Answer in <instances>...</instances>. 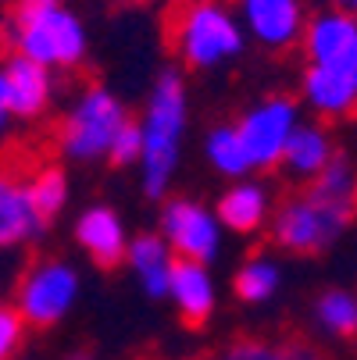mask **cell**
I'll list each match as a JSON object with an SVG mask.
<instances>
[{"label": "cell", "instance_id": "cell-12", "mask_svg": "<svg viewBox=\"0 0 357 360\" xmlns=\"http://www.w3.org/2000/svg\"><path fill=\"white\" fill-rule=\"evenodd\" d=\"M46 221L36 214L29 186L11 172H0V250H15L39 236Z\"/></svg>", "mask_w": 357, "mask_h": 360}, {"label": "cell", "instance_id": "cell-13", "mask_svg": "<svg viewBox=\"0 0 357 360\" xmlns=\"http://www.w3.org/2000/svg\"><path fill=\"white\" fill-rule=\"evenodd\" d=\"M168 292L179 303V314L189 325H203L215 307V285L203 271V264L196 261H172V278H168Z\"/></svg>", "mask_w": 357, "mask_h": 360}, {"label": "cell", "instance_id": "cell-8", "mask_svg": "<svg viewBox=\"0 0 357 360\" xmlns=\"http://www.w3.org/2000/svg\"><path fill=\"white\" fill-rule=\"evenodd\" d=\"M303 50L311 65L336 68V72H357V18L343 8L322 11L303 25Z\"/></svg>", "mask_w": 357, "mask_h": 360}, {"label": "cell", "instance_id": "cell-17", "mask_svg": "<svg viewBox=\"0 0 357 360\" xmlns=\"http://www.w3.org/2000/svg\"><path fill=\"white\" fill-rule=\"evenodd\" d=\"M329 161H332V143L325 139L322 129H315V125L293 129V136L282 150V165L293 179H315Z\"/></svg>", "mask_w": 357, "mask_h": 360}, {"label": "cell", "instance_id": "cell-22", "mask_svg": "<svg viewBox=\"0 0 357 360\" xmlns=\"http://www.w3.org/2000/svg\"><path fill=\"white\" fill-rule=\"evenodd\" d=\"M318 321L336 335H353L357 332V296L343 289L325 292L318 300Z\"/></svg>", "mask_w": 357, "mask_h": 360}, {"label": "cell", "instance_id": "cell-10", "mask_svg": "<svg viewBox=\"0 0 357 360\" xmlns=\"http://www.w3.org/2000/svg\"><path fill=\"white\" fill-rule=\"evenodd\" d=\"M165 236L186 261H211L218 253V221L189 200H172L165 207Z\"/></svg>", "mask_w": 357, "mask_h": 360}, {"label": "cell", "instance_id": "cell-21", "mask_svg": "<svg viewBox=\"0 0 357 360\" xmlns=\"http://www.w3.org/2000/svg\"><path fill=\"white\" fill-rule=\"evenodd\" d=\"M208 158H211V165H215L222 175H243V172L250 168L246 150H243V143H239V132L229 129V125H222V129L211 132V139H208Z\"/></svg>", "mask_w": 357, "mask_h": 360}, {"label": "cell", "instance_id": "cell-18", "mask_svg": "<svg viewBox=\"0 0 357 360\" xmlns=\"http://www.w3.org/2000/svg\"><path fill=\"white\" fill-rule=\"evenodd\" d=\"M129 261L143 282V289L150 296H165L168 292V278H172V257L168 246L158 236H139L129 246Z\"/></svg>", "mask_w": 357, "mask_h": 360}, {"label": "cell", "instance_id": "cell-30", "mask_svg": "<svg viewBox=\"0 0 357 360\" xmlns=\"http://www.w3.org/2000/svg\"><path fill=\"white\" fill-rule=\"evenodd\" d=\"M336 4H339L343 11H350V15L357 18V0H336Z\"/></svg>", "mask_w": 357, "mask_h": 360}, {"label": "cell", "instance_id": "cell-3", "mask_svg": "<svg viewBox=\"0 0 357 360\" xmlns=\"http://www.w3.org/2000/svg\"><path fill=\"white\" fill-rule=\"evenodd\" d=\"M143 129V186L150 196H161L168 189V179L179 161V136L186 129V86L179 72H161L154 93H150V108Z\"/></svg>", "mask_w": 357, "mask_h": 360}, {"label": "cell", "instance_id": "cell-32", "mask_svg": "<svg viewBox=\"0 0 357 360\" xmlns=\"http://www.w3.org/2000/svg\"><path fill=\"white\" fill-rule=\"evenodd\" d=\"M353 82H357V72H353Z\"/></svg>", "mask_w": 357, "mask_h": 360}, {"label": "cell", "instance_id": "cell-20", "mask_svg": "<svg viewBox=\"0 0 357 360\" xmlns=\"http://www.w3.org/2000/svg\"><path fill=\"white\" fill-rule=\"evenodd\" d=\"M29 200H32V207L43 221H50L61 207H65V196H68V186H65V175L61 168H39L29 182Z\"/></svg>", "mask_w": 357, "mask_h": 360}, {"label": "cell", "instance_id": "cell-25", "mask_svg": "<svg viewBox=\"0 0 357 360\" xmlns=\"http://www.w3.org/2000/svg\"><path fill=\"white\" fill-rule=\"evenodd\" d=\"M108 153H111L115 165H132V161H139V158H143V129H139L136 122H125V125L118 129V136L111 139Z\"/></svg>", "mask_w": 357, "mask_h": 360}, {"label": "cell", "instance_id": "cell-27", "mask_svg": "<svg viewBox=\"0 0 357 360\" xmlns=\"http://www.w3.org/2000/svg\"><path fill=\"white\" fill-rule=\"evenodd\" d=\"M8 118H11V104H8V86H4V75H0V136L8 129Z\"/></svg>", "mask_w": 357, "mask_h": 360}, {"label": "cell", "instance_id": "cell-29", "mask_svg": "<svg viewBox=\"0 0 357 360\" xmlns=\"http://www.w3.org/2000/svg\"><path fill=\"white\" fill-rule=\"evenodd\" d=\"M115 8H139V4H154V0H108Z\"/></svg>", "mask_w": 357, "mask_h": 360}, {"label": "cell", "instance_id": "cell-16", "mask_svg": "<svg viewBox=\"0 0 357 360\" xmlns=\"http://www.w3.org/2000/svg\"><path fill=\"white\" fill-rule=\"evenodd\" d=\"M308 196L315 203H322V207H332L339 214H353L357 211V172L346 158H332L311 182Z\"/></svg>", "mask_w": 357, "mask_h": 360}, {"label": "cell", "instance_id": "cell-4", "mask_svg": "<svg viewBox=\"0 0 357 360\" xmlns=\"http://www.w3.org/2000/svg\"><path fill=\"white\" fill-rule=\"evenodd\" d=\"M125 122L129 118L115 93H108L104 86H86L75 100V108L61 122V132H58L61 153L72 161H93L100 153H108L111 139L118 136Z\"/></svg>", "mask_w": 357, "mask_h": 360}, {"label": "cell", "instance_id": "cell-23", "mask_svg": "<svg viewBox=\"0 0 357 360\" xmlns=\"http://www.w3.org/2000/svg\"><path fill=\"white\" fill-rule=\"evenodd\" d=\"M279 289V268L272 261H250L243 264V271L236 275V292L246 303H261Z\"/></svg>", "mask_w": 357, "mask_h": 360}, {"label": "cell", "instance_id": "cell-15", "mask_svg": "<svg viewBox=\"0 0 357 360\" xmlns=\"http://www.w3.org/2000/svg\"><path fill=\"white\" fill-rule=\"evenodd\" d=\"M303 96L311 100V108L322 115H346L357 108V82L350 72H336V68H308L303 79Z\"/></svg>", "mask_w": 357, "mask_h": 360}, {"label": "cell", "instance_id": "cell-5", "mask_svg": "<svg viewBox=\"0 0 357 360\" xmlns=\"http://www.w3.org/2000/svg\"><path fill=\"white\" fill-rule=\"evenodd\" d=\"M79 296V275L75 268H68L65 261H39L32 264L22 282H18V314L25 325L36 328H50L58 325Z\"/></svg>", "mask_w": 357, "mask_h": 360}, {"label": "cell", "instance_id": "cell-31", "mask_svg": "<svg viewBox=\"0 0 357 360\" xmlns=\"http://www.w3.org/2000/svg\"><path fill=\"white\" fill-rule=\"evenodd\" d=\"M68 360H89V356H86V353H75V356H68Z\"/></svg>", "mask_w": 357, "mask_h": 360}, {"label": "cell", "instance_id": "cell-19", "mask_svg": "<svg viewBox=\"0 0 357 360\" xmlns=\"http://www.w3.org/2000/svg\"><path fill=\"white\" fill-rule=\"evenodd\" d=\"M218 218H222L229 229H236V232L258 229L261 218H265V193H261L258 186H250V182L229 189V193L222 196V203H218Z\"/></svg>", "mask_w": 357, "mask_h": 360}, {"label": "cell", "instance_id": "cell-28", "mask_svg": "<svg viewBox=\"0 0 357 360\" xmlns=\"http://www.w3.org/2000/svg\"><path fill=\"white\" fill-rule=\"evenodd\" d=\"M289 346V353H293V360H322L311 346H300V342H286Z\"/></svg>", "mask_w": 357, "mask_h": 360}, {"label": "cell", "instance_id": "cell-26", "mask_svg": "<svg viewBox=\"0 0 357 360\" xmlns=\"http://www.w3.org/2000/svg\"><path fill=\"white\" fill-rule=\"evenodd\" d=\"M222 360H293V353H289V346H272V342H258V339H243V342L229 346Z\"/></svg>", "mask_w": 357, "mask_h": 360}, {"label": "cell", "instance_id": "cell-1", "mask_svg": "<svg viewBox=\"0 0 357 360\" xmlns=\"http://www.w3.org/2000/svg\"><path fill=\"white\" fill-rule=\"evenodd\" d=\"M11 54H22L43 68H75L86 58V25L61 0L46 4H15L8 18Z\"/></svg>", "mask_w": 357, "mask_h": 360}, {"label": "cell", "instance_id": "cell-2", "mask_svg": "<svg viewBox=\"0 0 357 360\" xmlns=\"http://www.w3.org/2000/svg\"><path fill=\"white\" fill-rule=\"evenodd\" d=\"M172 50L193 68H215L243 50V29L222 0H175L168 15Z\"/></svg>", "mask_w": 357, "mask_h": 360}, {"label": "cell", "instance_id": "cell-24", "mask_svg": "<svg viewBox=\"0 0 357 360\" xmlns=\"http://www.w3.org/2000/svg\"><path fill=\"white\" fill-rule=\"evenodd\" d=\"M22 339H25V321L18 307L0 303V360H11L22 349Z\"/></svg>", "mask_w": 357, "mask_h": 360}, {"label": "cell", "instance_id": "cell-14", "mask_svg": "<svg viewBox=\"0 0 357 360\" xmlns=\"http://www.w3.org/2000/svg\"><path fill=\"white\" fill-rule=\"evenodd\" d=\"M75 236H79V243L86 246V253L93 257V264H100V268L122 264V257H125V236H122V225H118L115 211H108V207H89V211L79 218Z\"/></svg>", "mask_w": 357, "mask_h": 360}, {"label": "cell", "instance_id": "cell-6", "mask_svg": "<svg viewBox=\"0 0 357 360\" xmlns=\"http://www.w3.org/2000/svg\"><path fill=\"white\" fill-rule=\"evenodd\" d=\"M293 129H296V104L289 96L261 100L253 111H246L243 122L236 125V132H239V143L246 150L250 168H272V165H279Z\"/></svg>", "mask_w": 357, "mask_h": 360}, {"label": "cell", "instance_id": "cell-9", "mask_svg": "<svg viewBox=\"0 0 357 360\" xmlns=\"http://www.w3.org/2000/svg\"><path fill=\"white\" fill-rule=\"evenodd\" d=\"M243 29L268 50H286L303 36V4L300 0H236Z\"/></svg>", "mask_w": 357, "mask_h": 360}, {"label": "cell", "instance_id": "cell-7", "mask_svg": "<svg viewBox=\"0 0 357 360\" xmlns=\"http://www.w3.org/2000/svg\"><path fill=\"white\" fill-rule=\"evenodd\" d=\"M346 214L332 211V207H322L311 196H300V200H289L286 207L279 211L275 218V239L286 246V250H300V253H315V250H325L343 229H346Z\"/></svg>", "mask_w": 357, "mask_h": 360}, {"label": "cell", "instance_id": "cell-11", "mask_svg": "<svg viewBox=\"0 0 357 360\" xmlns=\"http://www.w3.org/2000/svg\"><path fill=\"white\" fill-rule=\"evenodd\" d=\"M0 75H4L8 104H11L15 118H36L46 111L50 96H54V75H50V68H43L22 54H11L0 65Z\"/></svg>", "mask_w": 357, "mask_h": 360}]
</instances>
